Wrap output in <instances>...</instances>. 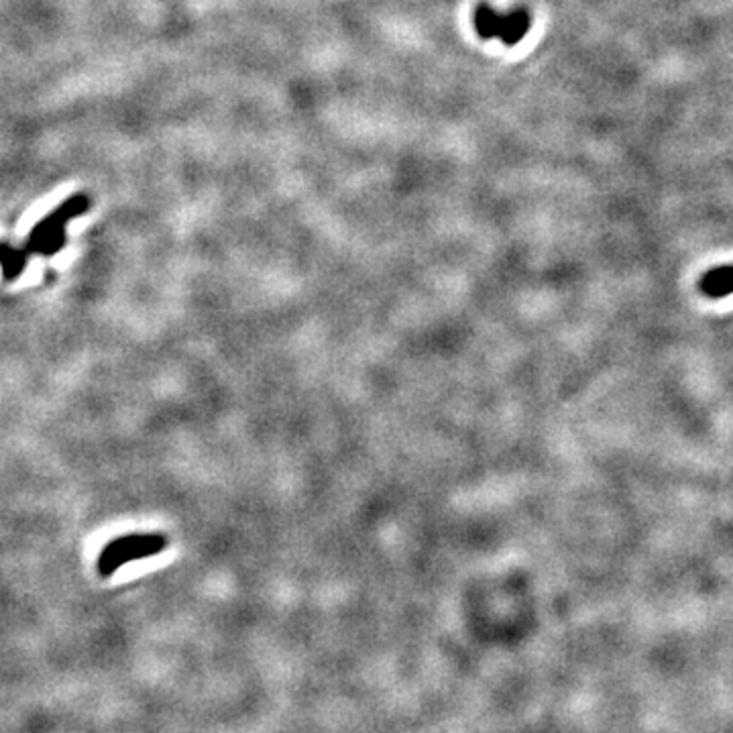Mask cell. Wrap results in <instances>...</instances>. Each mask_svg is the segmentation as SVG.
Masks as SVG:
<instances>
[{
  "mask_svg": "<svg viewBox=\"0 0 733 733\" xmlns=\"http://www.w3.org/2000/svg\"><path fill=\"white\" fill-rule=\"evenodd\" d=\"M90 210V198L86 194H76L69 200L48 214L46 218L39 220L33 227L29 239H27L25 251L29 255H41V257H53L58 255L61 249L66 247V227L69 220L82 217Z\"/></svg>",
  "mask_w": 733,
  "mask_h": 733,
  "instance_id": "1",
  "label": "cell"
},
{
  "mask_svg": "<svg viewBox=\"0 0 733 733\" xmlns=\"http://www.w3.org/2000/svg\"><path fill=\"white\" fill-rule=\"evenodd\" d=\"M167 536L164 534H127L109 542L98 558L101 577H112L121 567L129 562L151 558L167 548Z\"/></svg>",
  "mask_w": 733,
  "mask_h": 733,
  "instance_id": "2",
  "label": "cell"
},
{
  "mask_svg": "<svg viewBox=\"0 0 733 733\" xmlns=\"http://www.w3.org/2000/svg\"><path fill=\"white\" fill-rule=\"evenodd\" d=\"M527 25H530V19L524 11L497 13L494 8L483 6L475 15V27L481 37L499 39L507 46H514L524 37Z\"/></svg>",
  "mask_w": 733,
  "mask_h": 733,
  "instance_id": "3",
  "label": "cell"
},
{
  "mask_svg": "<svg viewBox=\"0 0 733 733\" xmlns=\"http://www.w3.org/2000/svg\"><path fill=\"white\" fill-rule=\"evenodd\" d=\"M701 292L707 298H728L733 293V265L715 267L701 280Z\"/></svg>",
  "mask_w": 733,
  "mask_h": 733,
  "instance_id": "4",
  "label": "cell"
},
{
  "mask_svg": "<svg viewBox=\"0 0 733 733\" xmlns=\"http://www.w3.org/2000/svg\"><path fill=\"white\" fill-rule=\"evenodd\" d=\"M27 259H29V253L25 249H13L5 245L3 253H0V267H3V275L6 282L19 280L27 267Z\"/></svg>",
  "mask_w": 733,
  "mask_h": 733,
  "instance_id": "5",
  "label": "cell"
},
{
  "mask_svg": "<svg viewBox=\"0 0 733 733\" xmlns=\"http://www.w3.org/2000/svg\"><path fill=\"white\" fill-rule=\"evenodd\" d=\"M3 249H5V243H0V253H3Z\"/></svg>",
  "mask_w": 733,
  "mask_h": 733,
  "instance_id": "6",
  "label": "cell"
}]
</instances>
